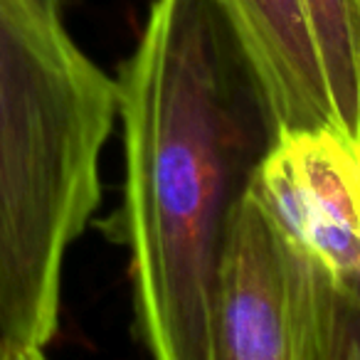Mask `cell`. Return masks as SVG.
I'll list each match as a JSON object with an SVG mask.
<instances>
[{"label": "cell", "instance_id": "6da1fadb", "mask_svg": "<svg viewBox=\"0 0 360 360\" xmlns=\"http://www.w3.org/2000/svg\"><path fill=\"white\" fill-rule=\"evenodd\" d=\"M136 338L158 360H215L217 266L286 126L225 0H153L116 77Z\"/></svg>", "mask_w": 360, "mask_h": 360}, {"label": "cell", "instance_id": "7a4b0ae2", "mask_svg": "<svg viewBox=\"0 0 360 360\" xmlns=\"http://www.w3.org/2000/svg\"><path fill=\"white\" fill-rule=\"evenodd\" d=\"M116 79L37 0H0V360H37L62 271L101 200Z\"/></svg>", "mask_w": 360, "mask_h": 360}, {"label": "cell", "instance_id": "3957f363", "mask_svg": "<svg viewBox=\"0 0 360 360\" xmlns=\"http://www.w3.org/2000/svg\"><path fill=\"white\" fill-rule=\"evenodd\" d=\"M252 193L306 276L319 360H360V146L338 129L284 131Z\"/></svg>", "mask_w": 360, "mask_h": 360}, {"label": "cell", "instance_id": "277c9868", "mask_svg": "<svg viewBox=\"0 0 360 360\" xmlns=\"http://www.w3.org/2000/svg\"><path fill=\"white\" fill-rule=\"evenodd\" d=\"M215 360H319L306 276L255 193L235 215L217 266Z\"/></svg>", "mask_w": 360, "mask_h": 360}, {"label": "cell", "instance_id": "5b68a950", "mask_svg": "<svg viewBox=\"0 0 360 360\" xmlns=\"http://www.w3.org/2000/svg\"><path fill=\"white\" fill-rule=\"evenodd\" d=\"M245 32L286 131L338 129L299 0H225ZM340 131V129H338Z\"/></svg>", "mask_w": 360, "mask_h": 360}, {"label": "cell", "instance_id": "8992f818", "mask_svg": "<svg viewBox=\"0 0 360 360\" xmlns=\"http://www.w3.org/2000/svg\"><path fill=\"white\" fill-rule=\"evenodd\" d=\"M340 134L360 146V0H299Z\"/></svg>", "mask_w": 360, "mask_h": 360}, {"label": "cell", "instance_id": "52a82bcc", "mask_svg": "<svg viewBox=\"0 0 360 360\" xmlns=\"http://www.w3.org/2000/svg\"><path fill=\"white\" fill-rule=\"evenodd\" d=\"M45 11H50V13H55V15H60V18H65V11L70 8V3L72 0H37Z\"/></svg>", "mask_w": 360, "mask_h": 360}]
</instances>
